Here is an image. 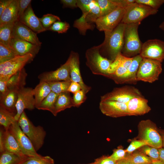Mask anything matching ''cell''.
Wrapping results in <instances>:
<instances>
[{
	"label": "cell",
	"instance_id": "6da1fadb",
	"mask_svg": "<svg viewBox=\"0 0 164 164\" xmlns=\"http://www.w3.org/2000/svg\"><path fill=\"white\" fill-rule=\"evenodd\" d=\"M125 24L121 22L112 31L105 32L103 42L100 45V52L101 55L113 61L121 53L124 43V33Z\"/></svg>",
	"mask_w": 164,
	"mask_h": 164
},
{
	"label": "cell",
	"instance_id": "7a4b0ae2",
	"mask_svg": "<svg viewBox=\"0 0 164 164\" xmlns=\"http://www.w3.org/2000/svg\"><path fill=\"white\" fill-rule=\"evenodd\" d=\"M141 22L125 24L124 33V43L121 54L124 56L132 58L139 55L142 43L138 32Z\"/></svg>",
	"mask_w": 164,
	"mask_h": 164
},
{
	"label": "cell",
	"instance_id": "3957f363",
	"mask_svg": "<svg viewBox=\"0 0 164 164\" xmlns=\"http://www.w3.org/2000/svg\"><path fill=\"white\" fill-rule=\"evenodd\" d=\"M85 58L86 65L93 74L108 77L110 66L113 61L101 54L99 45L87 49Z\"/></svg>",
	"mask_w": 164,
	"mask_h": 164
},
{
	"label": "cell",
	"instance_id": "277c9868",
	"mask_svg": "<svg viewBox=\"0 0 164 164\" xmlns=\"http://www.w3.org/2000/svg\"><path fill=\"white\" fill-rule=\"evenodd\" d=\"M21 129L32 143L37 152L43 146L46 133L43 127L35 126L24 111L17 121Z\"/></svg>",
	"mask_w": 164,
	"mask_h": 164
},
{
	"label": "cell",
	"instance_id": "5b68a950",
	"mask_svg": "<svg viewBox=\"0 0 164 164\" xmlns=\"http://www.w3.org/2000/svg\"><path fill=\"white\" fill-rule=\"evenodd\" d=\"M137 138L158 149L162 147V140L156 124L150 119L142 120L138 123Z\"/></svg>",
	"mask_w": 164,
	"mask_h": 164
},
{
	"label": "cell",
	"instance_id": "8992f818",
	"mask_svg": "<svg viewBox=\"0 0 164 164\" xmlns=\"http://www.w3.org/2000/svg\"><path fill=\"white\" fill-rule=\"evenodd\" d=\"M162 71L161 63L150 59L143 58L136 74V80L152 83L158 80Z\"/></svg>",
	"mask_w": 164,
	"mask_h": 164
},
{
	"label": "cell",
	"instance_id": "52a82bcc",
	"mask_svg": "<svg viewBox=\"0 0 164 164\" xmlns=\"http://www.w3.org/2000/svg\"><path fill=\"white\" fill-rule=\"evenodd\" d=\"M158 11L146 5L135 2L126 8L121 22L128 24L141 22L145 18L156 14Z\"/></svg>",
	"mask_w": 164,
	"mask_h": 164
},
{
	"label": "cell",
	"instance_id": "ba28073f",
	"mask_svg": "<svg viewBox=\"0 0 164 164\" xmlns=\"http://www.w3.org/2000/svg\"><path fill=\"white\" fill-rule=\"evenodd\" d=\"M35 56L29 53L16 57L7 61L0 63V80H8L13 75L24 68L32 61Z\"/></svg>",
	"mask_w": 164,
	"mask_h": 164
},
{
	"label": "cell",
	"instance_id": "9c48e42d",
	"mask_svg": "<svg viewBox=\"0 0 164 164\" xmlns=\"http://www.w3.org/2000/svg\"><path fill=\"white\" fill-rule=\"evenodd\" d=\"M143 96L137 88L125 86L114 88L111 91L101 97V101H115L126 104L134 97Z\"/></svg>",
	"mask_w": 164,
	"mask_h": 164
},
{
	"label": "cell",
	"instance_id": "30bf717a",
	"mask_svg": "<svg viewBox=\"0 0 164 164\" xmlns=\"http://www.w3.org/2000/svg\"><path fill=\"white\" fill-rule=\"evenodd\" d=\"M125 9L118 7L107 15L98 18L95 23L97 28L104 32L112 31L121 22Z\"/></svg>",
	"mask_w": 164,
	"mask_h": 164
},
{
	"label": "cell",
	"instance_id": "8fae6325",
	"mask_svg": "<svg viewBox=\"0 0 164 164\" xmlns=\"http://www.w3.org/2000/svg\"><path fill=\"white\" fill-rule=\"evenodd\" d=\"M9 129L15 138L24 155L29 157H37L41 155L35 150L32 143L23 132L17 121H15Z\"/></svg>",
	"mask_w": 164,
	"mask_h": 164
},
{
	"label": "cell",
	"instance_id": "7c38bea8",
	"mask_svg": "<svg viewBox=\"0 0 164 164\" xmlns=\"http://www.w3.org/2000/svg\"><path fill=\"white\" fill-rule=\"evenodd\" d=\"M15 120L18 121L25 109L32 110L35 108L33 89L22 88L18 91V99L16 105Z\"/></svg>",
	"mask_w": 164,
	"mask_h": 164
},
{
	"label": "cell",
	"instance_id": "4fadbf2b",
	"mask_svg": "<svg viewBox=\"0 0 164 164\" xmlns=\"http://www.w3.org/2000/svg\"><path fill=\"white\" fill-rule=\"evenodd\" d=\"M139 55L142 58L162 63L164 60V41L157 39L147 40L142 44Z\"/></svg>",
	"mask_w": 164,
	"mask_h": 164
},
{
	"label": "cell",
	"instance_id": "5bb4252c",
	"mask_svg": "<svg viewBox=\"0 0 164 164\" xmlns=\"http://www.w3.org/2000/svg\"><path fill=\"white\" fill-rule=\"evenodd\" d=\"M100 17V9L96 1L93 8L89 12L82 13L81 16L75 21L74 24L79 32L85 34L87 29L93 30L94 29V24Z\"/></svg>",
	"mask_w": 164,
	"mask_h": 164
},
{
	"label": "cell",
	"instance_id": "9a60e30c",
	"mask_svg": "<svg viewBox=\"0 0 164 164\" xmlns=\"http://www.w3.org/2000/svg\"><path fill=\"white\" fill-rule=\"evenodd\" d=\"M99 108L107 116L118 118L129 116L126 104L115 101H101Z\"/></svg>",
	"mask_w": 164,
	"mask_h": 164
},
{
	"label": "cell",
	"instance_id": "2e32d148",
	"mask_svg": "<svg viewBox=\"0 0 164 164\" xmlns=\"http://www.w3.org/2000/svg\"><path fill=\"white\" fill-rule=\"evenodd\" d=\"M70 59L59 68L54 71L43 72L38 78L40 82L71 81L70 75Z\"/></svg>",
	"mask_w": 164,
	"mask_h": 164
},
{
	"label": "cell",
	"instance_id": "e0dca14e",
	"mask_svg": "<svg viewBox=\"0 0 164 164\" xmlns=\"http://www.w3.org/2000/svg\"><path fill=\"white\" fill-rule=\"evenodd\" d=\"M69 58L71 80L78 83L82 90L86 94L91 90V87L85 84L82 80L80 69L79 55L77 52L71 51Z\"/></svg>",
	"mask_w": 164,
	"mask_h": 164
},
{
	"label": "cell",
	"instance_id": "ac0fdd59",
	"mask_svg": "<svg viewBox=\"0 0 164 164\" xmlns=\"http://www.w3.org/2000/svg\"><path fill=\"white\" fill-rule=\"evenodd\" d=\"M12 37L24 40L40 46L42 43L37 36V33L19 20L15 23Z\"/></svg>",
	"mask_w": 164,
	"mask_h": 164
},
{
	"label": "cell",
	"instance_id": "d6986e66",
	"mask_svg": "<svg viewBox=\"0 0 164 164\" xmlns=\"http://www.w3.org/2000/svg\"><path fill=\"white\" fill-rule=\"evenodd\" d=\"M148 101L143 96L135 97L127 104L129 116L142 115L149 112L151 108Z\"/></svg>",
	"mask_w": 164,
	"mask_h": 164
},
{
	"label": "cell",
	"instance_id": "ffe728a7",
	"mask_svg": "<svg viewBox=\"0 0 164 164\" xmlns=\"http://www.w3.org/2000/svg\"><path fill=\"white\" fill-rule=\"evenodd\" d=\"M19 20L37 33L46 30L43 26L39 18L35 15L31 4Z\"/></svg>",
	"mask_w": 164,
	"mask_h": 164
},
{
	"label": "cell",
	"instance_id": "44dd1931",
	"mask_svg": "<svg viewBox=\"0 0 164 164\" xmlns=\"http://www.w3.org/2000/svg\"><path fill=\"white\" fill-rule=\"evenodd\" d=\"M10 46L19 56L30 53L35 57L40 48V46L14 37H12Z\"/></svg>",
	"mask_w": 164,
	"mask_h": 164
},
{
	"label": "cell",
	"instance_id": "7402d4cb",
	"mask_svg": "<svg viewBox=\"0 0 164 164\" xmlns=\"http://www.w3.org/2000/svg\"><path fill=\"white\" fill-rule=\"evenodd\" d=\"M17 99L18 91L8 89L5 94L0 95V107L16 114Z\"/></svg>",
	"mask_w": 164,
	"mask_h": 164
},
{
	"label": "cell",
	"instance_id": "603a6c76",
	"mask_svg": "<svg viewBox=\"0 0 164 164\" xmlns=\"http://www.w3.org/2000/svg\"><path fill=\"white\" fill-rule=\"evenodd\" d=\"M18 0H13L0 16V26L18 20Z\"/></svg>",
	"mask_w": 164,
	"mask_h": 164
},
{
	"label": "cell",
	"instance_id": "cb8c5ba5",
	"mask_svg": "<svg viewBox=\"0 0 164 164\" xmlns=\"http://www.w3.org/2000/svg\"><path fill=\"white\" fill-rule=\"evenodd\" d=\"M5 151L14 153L21 156H26L22 153L15 138L9 129L3 133Z\"/></svg>",
	"mask_w": 164,
	"mask_h": 164
},
{
	"label": "cell",
	"instance_id": "d4e9b609",
	"mask_svg": "<svg viewBox=\"0 0 164 164\" xmlns=\"http://www.w3.org/2000/svg\"><path fill=\"white\" fill-rule=\"evenodd\" d=\"M27 74L24 68L12 75L7 81L8 89L18 91L24 87L26 84V79Z\"/></svg>",
	"mask_w": 164,
	"mask_h": 164
},
{
	"label": "cell",
	"instance_id": "484cf974",
	"mask_svg": "<svg viewBox=\"0 0 164 164\" xmlns=\"http://www.w3.org/2000/svg\"><path fill=\"white\" fill-rule=\"evenodd\" d=\"M70 93L67 91L58 94L55 105L54 116L67 108L74 107L73 97Z\"/></svg>",
	"mask_w": 164,
	"mask_h": 164
},
{
	"label": "cell",
	"instance_id": "4316f807",
	"mask_svg": "<svg viewBox=\"0 0 164 164\" xmlns=\"http://www.w3.org/2000/svg\"><path fill=\"white\" fill-rule=\"evenodd\" d=\"M33 91L35 101V108H37L51 91L47 82H40L33 89Z\"/></svg>",
	"mask_w": 164,
	"mask_h": 164
},
{
	"label": "cell",
	"instance_id": "83f0119b",
	"mask_svg": "<svg viewBox=\"0 0 164 164\" xmlns=\"http://www.w3.org/2000/svg\"><path fill=\"white\" fill-rule=\"evenodd\" d=\"M142 59L140 55L133 57L132 63L125 75L123 83H133L137 82L136 79V74Z\"/></svg>",
	"mask_w": 164,
	"mask_h": 164
},
{
	"label": "cell",
	"instance_id": "f1b7e54d",
	"mask_svg": "<svg viewBox=\"0 0 164 164\" xmlns=\"http://www.w3.org/2000/svg\"><path fill=\"white\" fill-rule=\"evenodd\" d=\"M29 157L5 151L0 153V164H23Z\"/></svg>",
	"mask_w": 164,
	"mask_h": 164
},
{
	"label": "cell",
	"instance_id": "f546056e",
	"mask_svg": "<svg viewBox=\"0 0 164 164\" xmlns=\"http://www.w3.org/2000/svg\"><path fill=\"white\" fill-rule=\"evenodd\" d=\"M58 95V94L51 91L37 109L49 111L54 115L55 105Z\"/></svg>",
	"mask_w": 164,
	"mask_h": 164
},
{
	"label": "cell",
	"instance_id": "4dcf8cb0",
	"mask_svg": "<svg viewBox=\"0 0 164 164\" xmlns=\"http://www.w3.org/2000/svg\"><path fill=\"white\" fill-rule=\"evenodd\" d=\"M15 22L0 26V42L10 46Z\"/></svg>",
	"mask_w": 164,
	"mask_h": 164
},
{
	"label": "cell",
	"instance_id": "1f68e13d",
	"mask_svg": "<svg viewBox=\"0 0 164 164\" xmlns=\"http://www.w3.org/2000/svg\"><path fill=\"white\" fill-rule=\"evenodd\" d=\"M96 0L100 9L101 16L106 15L120 7L116 0Z\"/></svg>",
	"mask_w": 164,
	"mask_h": 164
},
{
	"label": "cell",
	"instance_id": "d6a6232c",
	"mask_svg": "<svg viewBox=\"0 0 164 164\" xmlns=\"http://www.w3.org/2000/svg\"><path fill=\"white\" fill-rule=\"evenodd\" d=\"M126 158L132 164H151L153 161L150 157L138 150L128 154Z\"/></svg>",
	"mask_w": 164,
	"mask_h": 164
},
{
	"label": "cell",
	"instance_id": "836d02e7",
	"mask_svg": "<svg viewBox=\"0 0 164 164\" xmlns=\"http://www.w3.org/2000/svg\"><path fill=\"white\" fill-rule=\"evenodd\" d=\"M15 114L0 107V125L5 130H8L15 121Z\"/></svg>",
	"mask_w": 164,
	"mask_h": 164
},
{
	"label": "cell",
	"instance_id": "e575fe53",
	"mask_svg": "<svg viewBox=\"0 0 164 164\" xmlns=\"http://www.w3.org/2000/svg\"><path fill=\"white\" fill-rule=\"evenodd\" d=\"M18 56L10 46L0 42V63L10 60Z\"/></svg>",
	"mask_w": 164,
	"mask_h": 164
},
{
	"label": "cell",
	"instance_id": "d590c367",
	"mask_svg": "<svg viewBox=\"0 0 164 164\" xmlns=\"http://www.w3.org/2000/svg\"><path fill=\"white\" fill-rule=\"evenodd\" d=\"M71 81H54L48 82L52 91L58 94L67 91Z\"/></svg>",
	"mask_w": 164,
	"mask_h": 164
},
{
	"label": "cell",
	"instance_id": "8d00e7d4",
	"mask_svg": "<svg viewBox=\"0 0 164 164\" xmlns=\"http://www.w3.org/2000/svg\"><path fill=\"white\" fill-rule=\"evenodd\" d=\"M127 71V70L126 68L119 63L118 66L114 71L109 74L107 77L113 80L116 84H122L123 83Z\"/></svg>",
	"mask_w": 164,
	"mask_h": 164
},
{
	"label": "cell",
	"instance_id": "74e56055",
	"mask_svg": "<svg viewBox=\"0 0 164 164\" xmlns=\"http://www.w3.org/2000/svg\"><path fill=\"white\" fill-rule=\"evenodd\" d=\"M137 150L150 157L152 161L159 160V149L147 145Z\"/></svg>",
	"mask_w": 164,
	"mask_h": 164
},
{
	"label": "cell",
	"instance_id": "f35d334b",
	"mask_svg": "<svg viewBox=\"0 0 164 164\" xmlns=\"http://www.w3.org/2000/svg\"><path fill=\"white\" fill-rule=\"evenodd\" d=\"M23 164H54L53 159L49 156L29 157Z\"/></svg>",
	"mask_w": 164,
	"mask_h": 164
},
{
	"label": "cell",
	"instance_id": "ab89813d",
	"mask_svg": "<svg viewBox=\"0 0 164 164\" xmlns=\"http://www.w3.org/2000/svg\"><path fill=\"white\" fill-rule=\"evenodd\" d=\"M43 27L47 29L51 27L56 22L61 21L58 16L51 14H47L44 15L42 17L39 18Z\"/></svg>",
	"mask_w": 164,
	"mask_h": 164
},
{
	"label": "cell",
	"instance_id": "60d3db41",
	"mask_svg": "<svg viewBox=\"0 0 164 164\" xmlns=\"http://www.w3.org/2000/svg\"><path fill=\"white\" fill-rule=\"evenodd\" d=\"M70 27L69 24L66 22L58 21L55 22L47 30L57 32L59 33L66 32Z\"/></svg>",
	"mask_w": 164,
	"mask_h": 164
},
{
	"label": "cell",
	"instance_id": "b9f144b4",
	"mask_svg": "<svg viewBox=\"0 0 164 164\" xmlns=\"http://www.w3.org/2000/svg\"><path fill=\"white\" fill-rule=\"evenodd\" d=\"M96 3V0H77L78 7L81 10L82 13L89 12Z\"/></svg>",
	"mask_w": 164,
	"mask_h": 164
},
{
	"label": "cell",
	"instance_id": "7bdbcfd3",
	"mask_svg": "<svg viewBox=\"0 0 164 164\" xmlns=\"http://www.w3.org/2000/svg\"><path fill=\"white\" fill-rule=\"evenodd\" d=\"M86 94L81 90L73 94V97L74 107H79L87 99Z\"/></svg>",
	"mask_w": 164,
	"mask_h": 164
},
{
	"label": "cell",
	"instance_id": "ee69618b",
	"mask_svg": "<svg viewBox=\"0 0 164 164\" xmlns=\"http://www.w3.org/2000/svg\"><path fill=\"white\" fill-rule=\"evenodd\" d=\"M128 155L125 150L119 147L114 149L112 154L109 156L112 159L117 162L125 159Z\"/></svg>",
	"mask_w": 164,
	"mask_h": 164
},
{
	"label": "cell",
	"instance_id": "f6af8a7d",
	"mask_svg": "<svg viewBox=\"0 0 164 164\" xmlns=\"http://www.w3.org/2000/svg\"><path fill=\"white\" fill-rule=\"evenodd\" d=\"M135 2L146 5L158 10L160 6L164 4V0H135Z\"/></svg>",
	"mask_w": 164,
	"mask_h": 164
},
{
	"label": "cell",
	"instance_id": "bcb514c9",
	"mask_svg": "<svg viewBox=\"0 0 164 164\" xmlns=\"http://www.w3.org/2000/svg\"><path fill=\"white\" fill-rule=\"evenodd\" d=\"M147 144L144 141L139 140H133L125 150L128 154H130L145 145Z\"/></svg>",
	"mask_w": 164,
	"mask_h": 164
},
{
	"label": "cell",
	"instance_id": "7dc6e473",
	"mask_svg": "<svg viewBox=\"0 0 164 164\" xmlns=\"http://www.w3.org/2000/svg\"><path fill=\"white\" fill-rule=\"evenodd\" d=\"M18 0V20L22 16L30 4L31 0Z\"/></svg>",
	"mask_w": 164,
	"mask_h": 164
},
{
	"label": "cell",
	"instance_id": "c3c4849f",
	"mask_svg": "<svg viewBox=\"0 0 164 164\" xmlns=\"http://www.w3.org/2000/svg\"><path fill=\"white\" fill-rule=\"evenodd\" d=\"M115 59H117L119 64L123 66L128 70L132 63L133 57H127L120 53L118 55Z\"/></svg>",
	"mask_w": 164,
	"mask_h": 164
},
{
	"label": "cell",
	"instance_id": "681fc988",
	"mask_svg": "<svg viewBox=\"0 0 164 164\" xmlns=\"http://www.w3.org/2000/svg\"><path fill=\"white\" fill-rule=\"evenodd\" d=\"M94 163V164H118L117 162L112 159L109 156L106 155L96 159Z\"/></svg>",
	"mask_w": 164,
	"mask_h": 164
},
{
	"label": "cell",
	"instance_id": "f907efd6",
	"mask_svg": "<svg viewBox=\"0 0 164 164\" xmlns=\"http://www.w3.org/2000/svg\"><path fill=\"white\" fill-rule=\"evenodd\" d=\"M60 1L64 7L71 8L77 7V0H61Z\"/></svg>",
	"mask_w": 164,
	"mask_h": 164
},
{
	"label": "cell",
	"instance_id": "816d5d0a",
	"mask_svg": "<svg viewBox=\"0 0 164 164\" xmlns=\"http://www.w3.org/2000/svg\"><path fill=\"white\" fill-rule=\"evenodd\" d=\"M81 90H82L81 88L78 83L71 81L68 89L67 91L74 94Z\"/></svg>",
	"mask_w": 164,
	"mask_h": 164
},
{
	"label": "cell",
	"instance_id": "f5cc1de1",
	"mask_svg": "<svg viewBox=\"0 0 164 164\" xmlns=\"http://www.w3.org/2000/svg\"><path fill=\"white\" fill-rule=\"evenodd\" d=\"M13 0H1L0 1V16L4 10L8 6Z\"/></svg>",
	"mask_w": 164,
	"mask_h": 164
},
{
	"label": "cell",
	"instance_id": "db71d44e",
	"mask_svg": "<svg viewBox=\"0 0 164 164\" xmlns=\"http://www.w3.org/2000/svg\"><path fill=\"white\" fill-rule=\"evenodd\" d=\"M7 81L8 80H0V95L4 94L8 90Z\"/></svg>",
	"mask_w": 164,
	"mask_h": 164
},
{
	"label": "cell",
	"instance_id": "11a10c76",
	"mask_svg": "<svg viewBox=\"0 0 164 164\" xmlns=\"http://www.w3.org/2000/svg\"><path fill=\"white\" fill-rule=\"evenodd\" d=\"M4 130L0 128V153L5 152L4 148V141L3 133Z\"/></svg>",
	"mask_w": 164,
	"mask_h": 164
},
{
	"label": "cell",
	"instance_id": "9f6ffc18",
	"mask_svg": "<svg viewBox=\"0 0 164 164\" xmlns=\"http://www.w3.org/2000/svg\"><path fill=\"white\" fill-rule=\"evenodd\" d=\"M159 160L164 161V148L163 147L159 149Z\"/></svg>",
	"mask_w": 164,
	"mask_h": 164
},
{
	"label": "cell",
	"instance_id": "6f0895ef",
	"mask_svg": "<svg viewBox=\"0 0 164 164\" xmlns=\"http://www.w3.org/2000/svg\"><path fill=\"white\" fill-rule=\"evenodd\" d=\"M159 132L161 135L162 140V147L164 148V130L159 128Z\"/></svg>",
	"mask_w": 164,
	"mask_h": 164
},
{
	"label": "cell",
	"instance_id": "680465c9",
	"mask_svg": "<svg viewBox=\"0 0 164 164\" xmlns=\"http://www.w3.org/2000/svg\"><path fill=\"white\" fill-rule=\"evenodd\" d=\"M151 164H164V161L159 160L153 161Z\"/></svg>",
	"mask_w": 164,
	"mask_h": 164
},
{
	"label": "cell",
	"instance_id": "91938a15",
	"mask_svg": "<svg viewBox=\"0 0 164 164\" xmlns=\"http://www.w3.org/2000/svg\"><path fill=\"white\" fill-rule=\"evenodd\" d=\"M118 164H126L125 159L117 161Z\"/></svg>",
	"mask_w": 164,
	"mask_h": 164
},
{
	"label": "cell",
	"instance_id": "94428289",
	"mask_svg": "<svg viewBox=\"0 0 164 164\" xmlns=\"http://www.w3.org/2000/svg\"><path fill=\"white\" fill-rule=\"evenodd\" d=\"M159 28L163 31H164V21L160 25Z\"/></svg>",
	"mask_w": 164,
	"mask_h": 164
},
{
	"label": "cell",
	"instance_id": "6125c7cd",
	"mask_svg": "<svg viewBox=\"0 0 164 164\" xmlns=\"http://www.w3.org/2000/svg\"><path fill=\"white\" fill-rule=\"evenodd\" d=\"M126 160V164H132L126 158H125Z\"/></svg>",
	"mask_w": 164,
	"mask_h": 164
},
{
	"label": "cell",
	"instance_id": "be15d7a7",
	"mask_svg": "<svg viewBox=\"0 0 164 164\" xmlns=\"http://www.w3.org/2000/svg\"><path fill=\"white\" fill-rule=\"evenodd\" d=\"M87 164H94V162L91 163Z\"/></svg>",
	"mask_w": 164,
	"mask_h": 164
},
{
	"label": "cell",
	"instance_id": "e7e4bbea",
	"mask_svg": "<svg viewBox=\"0 0 164 164\" xmlns=\"http://www.w3.org/2000/svg\"></svg>",
	"mask_w": 164,
	"mask_h": 164
}]
</instances>
